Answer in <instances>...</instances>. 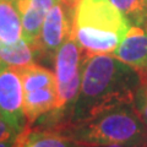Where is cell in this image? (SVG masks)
<instances>
[{"mask_svg": "<svg viewBox=\"0 0 147 147\" xmlns=\"http://www.w3.org/2000/svg\"><path fill=\"white\" fill-rule=\"evenodd\" d=\"M140 76L114 55L84 57L81 87L70 114L57 130L80 125L121 105L134 103Z\"/></svg>", "mask_w": 147, "mask_h": 147, "instance_id": "obj_1", "label": "cell"}, {"mask_svg": "<svg viewBox=\"0 0 147 147\" xmlns=\"http://www.w3.org/2000/svg\"><path fill=\"white\" fill-rule=\"evenodd\" d=\"M130 27L110 0H81L75 7L72 33L84 57L113 54Z\"/></svg>", "mask_w": 147, "mask_h": 147, "instance_id": "obj_2", "label": "cell"}, {"mask_svg": "<svg viewBox=\"0 0 147 147\" xmlns=\"http://www.w3.org/2000/svg\"><path fill=\"white\" fill-rule=\"evenodd\" d=\"M60 131V130H59ZM79 145H127L147 147V126L136 114L134 105H121L80 125L61 131Z\"/></svg>", "mask_w": 147, "mask_h": 147, "instance_id": "obj_3", "label": "cell"}, {"mask_svg": "<svg viewBox=\"0 0 147 147\" xmlns=\"http://www.w3.org/2000/svg\"><path fill=\"white\" fill-rule=\"evenodd\" d=\"M0 118L15 132L26 127L24 87L16 67L0 61Z\"/></svg>", "mask_w": 147, "mask_h": 147, "instance_id": "obj_4", "label": "cell"}, {"mask_svg": "<svg viewBox=\"0 0 147 147\" xmlns=\"http://www.w3.org/2000/svg\"><path fill=\"white\" fill-rule=\"evenodd\" d=\"M75 9L65 5L63 1L48 11L43 22L39 39L36 45L37 58L55 55L61 44L72 34Z\"/></svg>", "mask_w": 147, "mask_h": 147, "instance_id": "obj_5", "label": "cell"}, {"mask_svg": "<svg viewBox=\"0 0 147 147\" xmlns=\"http://www.w3.org/2000/svg\"><path fill=\"white\" fill-rule=\"evenodd\" d=\"M113 55L147 79V31L142 26H131Z\"/></svg>", "mask_w": 147, "mask_h": 147, "instance_id": "obj_6", "label": "cell"}, {"mask_svg": "<svg viewBox=\"0 0 147 147\" xmlns=\"http://www.w3.org/2000/svg\"><path fill=\"white\" fill-rule=\"evenodd\" d=\"M58 1L59 0H15L22 21V38L33 49L39 39L45 16Z\"/></svg>", "mask_w": 147, "mask_h": 147, "instance_id": "obj_7", "label": "cell"}, {"mask_svg": "<svg viewBox=\"0 0 147 147\" xmlns=\"http://www.w3.org/2000/svg\"><path fill=\"white\" fill-rule=\"evenodd\" d=\"M84 53L74 33L61 44L55 54V79L57 90L65 87L81 75Z\"/></svg>", "mask_w": 147, "mask_h": 147, "instance_id": "obj_8", "label": "cell"}, {"mask_svg": "<svg viewBox=\"0 0 147 147\" xmlns=\"http://www.w3.org/2000/svg\"><path fill=\"white\" fill-rule=\"evenodd\" d=\"M57 86L24 92V112L27 125L32 126L39 118L52 113L57 105Z\"/></svg>", "mask_w": 147, "mask_h": 147, "instance_id": "obj_9", "label": "cell"}, {"mask_svg": "<svg viewBox=\"0 0 147 147\" xmlns=\"http://www.w3.org/2000/svg\"><path fill=\"white\" fill-rule=\"evenodd\" d=\"M74 142L70 137L61 131L52 127L32 129L31 125L21 132H18L17 147H74Z\"/></svg>", "mask_w": 147, "mask_h": 147, "instance_id": "obj_10", "label": "cell"}, {"mask_svg": "<svg viewBox=\"0 0 147 147\" xmlns=\"http://www.w3.org/2000/svg\"><path fill=\"white\" fill-rule=\"evenodd\" d=\"M22 38V21L15 0H0V40L15 43Z\"/></svg>", "mask_w": 147, "mask_h": 147, "instance_id": "obj_11", "label": "cell"}, {"mask_svg": "<svg viewBox=\"0 0 147 147\" xmlns=\"http://www.w3.org/2000/svg\"><path fill=\"white\" fill-rule=\"evenodd\" d=\"M37 59L34 49L24 38L15 43L0 40V61L13 67H22L33 64Z\"/></svg>", "mask_w": 147, "mask_h": 147, "instance_id": "obj_12", "label": "cell"}, {"mask_svg": "<svg viewBox=\"0 0 147 147\" xmlns=\"http://www.w3.org/2000/svg\"><path fill=\"white\" fill-rule=\"evenodd\" d=\"M127 18L131 26H142L147 21V0H110Z\"/></svg>", "mask_w": 147, "mask_h": 147, "instance_id": "obj_13", "label": "cell"}, {"mask_svg": "<svg viewBox=\"0 0 147 147\" xmlns=\"http://www.w3.org/2000/svg\"><path fill=\"white\" fill-rule=\"evenodd\" d=\"M132 105L139 118L147 126V79L140 80V85L136 90Z\"/></svg>", "mask_w": 147, "mask_h": 147, "instance_id": "obj_14", "label": "cell"}, {"mask_svg": "<svg viewBox=\"0 0 147 147\" xmlns=\"http://www.w3.org/2000/svg\"><path fill=\"white\" fill-rule=\"evenodd\" d=\"M16 134H18V132H15L7 123H5L1 118H0V141L10 139V137L15 136Z\"/></svg>", "mask_w": 147, "mask_h": 147, "instance_id": "obj_15", "label": "cell"}, {"mask_svg": "<svg viewBox=\"0 0 147 147\" xmlns=\"http://www.w3.org/2000/svg\"><path fill=\"white\" fill-rule=\"evenodd\" d=\"M17 145H18V134L7 140L0 141V147H17Z\"/></svg>", "mask_w": 147, "mask_h": 147, "instance_id": "obj_16", "label": "cell"}, {"mask_svg": "<svg viewBox=\"0 0 147 147\" xmlns=\"http://www.w3.org/2000/svg\"><path fill=\"white\" fill-rule=\"evenodd\" d=\"M61 1L65 4V5L70 6V7H72V9H75V7L77 6V4H79L81 0H61Z\"/></svg>", "mask_w": 147, "mask_h": 147, "instance_id": "obj_17", "label": "cell"}, {"mask_svg": "<svg viewBox=\"0 0 147 147\" xmlns=\"http://www.w3.org/2000/svg\"><path fill=\"white\" fill-rule=\"evenodd\" d=\"M99 147H136V146H127V145H107V146H99Z\"/></svg>", "mask_w": 147, "mask_h": 147, "instance_id": "obj_18", "label": "cell"}, {"mask_svg": "<svg viewBox=\"0 0 147 147\" xmlns=\"http://www.w3.org/2000/svg\"><path fill=\"white\" fill-rule=\"evenodd\" d=\"M74 147H93V146H86V145H79V144H75Z\"/></svg>", "mask_w": 147, "mask_h": 147, "instance_id": "obj_19", "label": "cell"}, {"mask_svg": "<svg viewBox=\"0 0 147 147\" xmlns=\"http://www.w3.org/2000/svg\"><path fill=\"white\" fill-rule=\"evenodd\" d=\"M144 27H145V28H146V31H147V21H146V24L144 25Z\"/></svg>", "mask_w": 147, "mask_h": 147, "instance_id": "obj_20", "label": "cell"}]
</instances>
